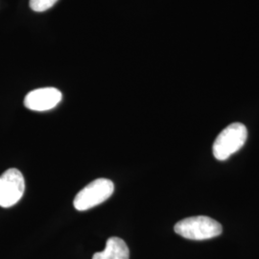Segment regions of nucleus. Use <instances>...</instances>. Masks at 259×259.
<instances>
[{
  "label": "nucleus",
  "instance_id": "obj_1",
  "mask_svg": "<svg viewBox=\"0 0 259 259\" xmlns=\"http://www.w3.org/2000/svg\"><path fill=\"white\" fill-rule=\"evenodd\" d=\"M177 234L190 240H206L222 234L221 224L207 216L185 218L174 227Z\"/></svg>",
  "mask_w": 259,
  "mask_h": 259
},
{
  "label": "nucleus",
  "instance_id": "obj_2",
  "mask_svg": "<svg viewBox=\"0 0 259 259\" xmlns=\"http://www.w3.org/2000/svg\"><path fill=\"white\" fill-rule=\"evenodd\" d=\"M248 138V131L244 124L235 122L223 130L213 143L212 152L218 160H226L239 151Z\"/></svg>",
  "mask_w": 259,
  "mask_h": 259
},
{
  "label": "nucleus",
  "instance_id": "obj_3",
  "mask_svg": "<svg viewBox=\"0 0 259 259\" xmlns=\"http://www.w3.org/2000/svg\"><path fill=\"white\" fill-rule=\"evenodd\" d=\"M113 190L114 185L111 181L108 179H97L76 195L73 202L75 208L80 211L93 208V206L102 204L109 199Z\"/></svg>",
  "mask_w": 259,
  "mask_h": 259
},
{
  "label": "nucleus",
  "instance_id": "obj_4",
  "mask_svg": "<svg viewBox=\"0 0 259 259\" xmlns=\"http://www.w3.org/2000/svg\"><path fill=\"white\" fill-rule=\"evenodd\" d=\"M25 182L22 173L11 168L0 176V206L11 207L19 203L23 196Z\"/></svg>",
  "mask_w": 259,
  "mask_h": 259
},
{
  "label": "nucleus",
  "instance_id": "obj_5",
  "mask_svg": "<svg viewBox=\"0 0 259 259\" xmlns=\"http://www.w3.org/2000/svg\"><path fill=\"white\" fill-rule=\"evenodd\" d=\"M62 97L61 92L55 88L37 89L25 96L24 106L31 111H49L61 102Z\"/></svg>",
  "mask_w": 259,
  "mask_h": 259
},
{
  "label": "nucleus",
  "instance_id": "obj_6",
  "mask_svg": "<svg viewBox=\"0 0 259 259\" xmlns=\"http://www.w3.org/2000/svg\"><path fill=\"white\" fill-rule=\"evenodd\" d=\"M130 250L127 244L119 237H111L106 243L103 251L93 254V259H129Z\"/></svg>",
  "mask_w": 259,
  "mask_h": 259
},
{
  "label": "nucleus",
  "instance_id": "obj_7",
  "mask_svg": "<svg viewBox=\"0 0 259 259\" xmlns=\"http://www.w3.org/2000/svg\"><path fill=\"white\" fill-rule=\"evenodd\" d=\"M58 0H30V8L35 12H45L54 6Z\"/></svg>",
  "mask_w": 259,
  "mask_h": 259
}]
</instances>
